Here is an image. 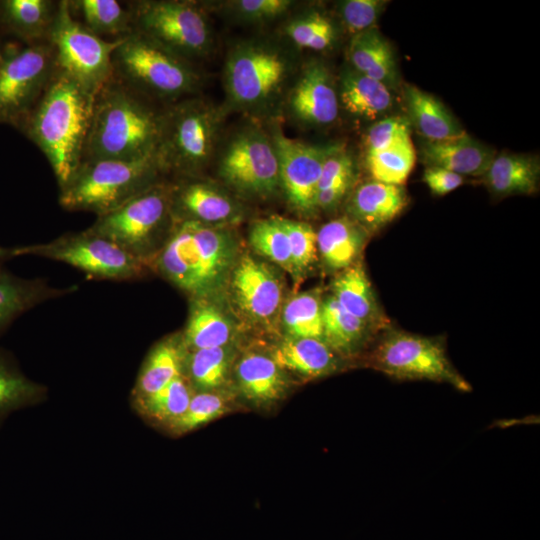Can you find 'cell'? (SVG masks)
Masks as SVG:
<instances>
[{
	"instance_id": "6da1fadb",
	"label": "cell",
	"mask_w": 540,
	"mask_h": 540,
	"mask_svg": "<svg viewBox=\"0 0 540 540\" xmlns=\"http://www.w3.org/2000/svg\"><path fill=\"white\" fill-rule=\"evenodd\" d=\"M95 95L56 68L22 125L48 159L61 189L82 162Z\"/></svg>"
},
{
	"instance_id": "7a4b0ae2",
	"label": "cell",
	"mask_w": 540,
	"mask_h": 540,
	"mask_svg": "<svg viewBox=\"0 0 540 540\" xmlns=\"http://www.w3.org/2000/svg\"><path fill=\"white\" fill-rule=\"evenodd\" d=\"M237 259L238 244L228 229L175 220L166 242L147 265L198 299L209 298L227 284Z\"/></svg>"
},
{
	"instance_id": "3957f363",
	"label": "cell",
	"mask_w": 540,
	"mask_h": 540,
	"mask_svg": "<svg viewBox=\"0 0 540 540\" xmlns=\"http://www.w3.org/2000/svg\"><path fill=\"white\" fill-rule=\"evenodd\" d=\"M162 115L113 78L96 94L83 161H132L156 154Z\"/></svg>"
},
{
	"instance_id": "277c9868",
	"label": "cell",
	"mask_w": 540,
	"mask_h": 540,
	"mask_svg": "<svg viewBox=\"0 0 540 540\" xmlns=\"http://www.w3.org/2000/svg\"><path fill=\"white\" fill-rule=\"evenodd\" d=\"M161 171L157 154L132 161H83L60 189L59 204L103 215L157 183Z\"/></svg>"
},
{
	"instance_id": "5b68a950",
	"label": "cell",
	"mask_w": 540,
	"mask_h": 540,
	"mask_svg": "<svg viewBox=\"0 0 540 540\" xmlns=\"http://www.w3.org/2000/svg\"><path fill=\"white\" fill-rule=\"evenodd\" d=\"M174 221L171 186L157 182L118 208L97 216L87 230L147 264L166 242Z\"/></svg>"
},
{
	"instance_id": "8992f818",
	"label": "cell",
	"mask_w": 540,
	"mask_h": 540,
	"mask_svg": "<svg viewBox=\"0 0 540 540\" xmlns=\"http://www.w3.org/2000/svg\"><path fill=\"white\" fill-rule=\"evenodd\" d=\"M56 68L95 95L114 76L112 56L121 40L106 41L71 13L68 1L57 4L48 33Z\"/></svg>"
},
{
	"instance_id": "52a82bcc",
	"label": "cell",
	"mask_w": 540,
	"mask_h": 540,
	"mask_svg": "<svg viewBox=\"0 0 540 540\" xmlns=\"http://www.w3.org/2000/svg\"><path fill=\"white\" fill-rule=\"evenodd\" d=\"M184 60L136 31L121 40L112 56L114 73L131 88L162 98L179 97L197 84V75Z\"/></svg>"
},
{
	"instance_id": "ba28073f",
	"label": "cell",
	"mask_w": 540,
	"mask_h": 540,
	"mask_svg": "<svg viewBox=\"0 0 540 540\" xmlns=\"http://www.w3.org/2000/svg\"><path fill=\"white\" fill-rule=\"evenodd\" d=\"M370 364L397 380H429L449 384L461 392L472 390L451 363L439 339L390 330L373 350Z\"/></svg>"
},
{
	"instance_id": "9c48e42d",
	"label": "cell",
	"mask_w": 540,
	"mask_h": 540,
	"mask_svg": "<svg viewBox=\"0 0 540 540\" xmlns=\"http://www.w3.org/2000/svg\"><path fill=\"white\" fill-rule=\"evenodd\" d=\"M17 255H34L66 263L93 279L126 281L142 277L148 265L112 241L87 229L47 243L17 247Z\"/></svg>"
},
{
	"instance_id": "30bf717a",
	"label": "cell",
	"mask_w": 540,
	"mask_h": 540,
	"mask_svg": "<svg viewBox=\"0 0 540 540\" xmlns=\"http://www.w3.org/2000/svg\"><path fill=\"white\" fill-rule=\"evenodd\" d=\"M217 117L211 107L197 100L185 101L162 115L156 151L162 170L190 174L210 158Z\"/></svg>"
},
{
	"instance_id": "8fae6325",
	"label": "cell",
	"mask_w": 540,
	"mask_h": 540,
	"mask_svg": "<svg viewBox=\"0 0 540 540\" xmlns=\"http://www.w3.org/2000/svg\"><path fill=\"white\" fill-rule=\"evenodd\" d=\"M51 46L4 50L0 61V123L22 127L55 69Z\"/></svg>"
},
{
	"instance_id": "7c38bea8",
	"label": "cell",
	"mask_w": 540,
	"mask_h": 540,
	"mask_svg": "<svg viewBox=\"0 0 540 540\" xmlns=\"http://www.w3.org/2000/svg\"><path fill=\"white\" fill-rule=\"evenodd\" d=\"M129 12L133 31L183 58L201 55L210 45L207 21L190 2L138 1Z\"/></svg>"
},
{
	"instance_id": "4fadbf2b",
	"label": "cell",
	"mask_w": 540,
	"mask_h": 540,
	"mask_svg": "<svg viewBox=\"0 0 540 540\" xmlns=\"http://www.w3.org/2000/svg\"><path fill=\"white\" fill-rule=\"evenodd\" d=\"M219 173L240 193L268 197L280 186L278 157L272 142L261 132L237 135L224 151Z\"/></svg>"
},
{
	"instance_id": "5bb4252c",
	"label": "cell",
	"mask_w": 540,
	"mask_h": 540,
	"mask_svg": "<svg viewBox=\"0 0 540 540\" xmlns=\"http://www.w3.org/2000/svg\"><path fill=\"white\" fill-rule=\"evenodd\" d=\"M288 71L285 57L267 46L244 44L229 56L225 82L231 100L237 105L262 104L282 85Z\"/></svg>"
},
{
	"instance_id": "9a60e30c",
	"label": "cell",
	"mask_w": 540,
	"mask_h": 540,
	"mask_svg": "<svg viewBox=\"0 0 540 540\" xmlns=\"http://www.w3.org/2000/svg\"><path fill=\"white\" fill-rule=\"evenodd\" d=\"M278 157L280 187L292 207L302 215H312L322 167L326 158L338 147L313 146L288 138L280 132L273 137Z\"/></svg>"
},
{
	"instance_id": "2e32d148",
	"label": "cell",
	"mask_w": 540,
	"mask_h": 540,
	"mask_svg": "<svg viewBox=\"0 0 540 540\" xmlns=\"http://www.w3.org/2000/svg\"><path fill=\"white\" fill-rule=\"evenodd\" d=\"M233 302L252 323L271 328L283 307V282L267 263L244 254L228 279Z\"/></svg>"
},
{
	"instance_id": "e0dca14e",
	"label": "cell",
	"mask_w": 540,
	"mask_h": 540,
	"mask_svg": "<svg viewBox=\"0 0 540 540\" xmlns=\"http://www.w3.org/2000/svg\"><path fill=\"white\" fill-rule=\"evenodd\" d=\"M171 207L175 220H194L212 226L230 224L241 215L231 197L200 181L171 186Z\"/></svg>"
},
{
	"instance_id": "ac0fdd59",
	"label": "cell",
	"mask_w": 540,
	"mask_h": 540,
	"mask_svg": "<svg viewBox=\"0 0 540 540\" xmlns=\"http://www.w3.org/2000/svg\"><path fill=\"white\" fill-rule=\"evenodd\" d=\"M407 204L408 195L403 185L372 180L353 192L347 206L348 217L370 234L394 220Z\"/></svg>"
},
{
	"instance_id": "d6986e66",
	"label": "cell",
	"mask_w": 540,
	"mask_h": 540,
	"mask_svg": "<svg viewBox=\"0 0 540 540\" xmlns=\"http://www.w3.org/2000/svg\"><path fill=\"white\" fill-rule=\"evenodd\" d=\"M290 106L303 121L317 125L332 123L338 116V97L327 69L309 65L292 90Z\"/></svg>"
},
{
	"instance_id": "ffe728a7",
	"label": "cell",
	"mask_w": 540,
	"mask_h": 540,
	"mask_svg": "<svg viewBox=\"0 0 540 540\" xmlns=\"http://www.w3.org/2000/svg\"><path fill=\"white\" fill-rule=\"evenodd\" d=\"M420 153L427 167H440L461 176L474 177L483 176L496 156L492 148L468 134L447 141H425Z\"/></svg>"
},
{
	"instance_id": "44dd1931",
	"label": "cell",
	"mask_w": 540,
	"mask_h": 540,
	"mask_svg": "<svg viewBox=\"0 0 540 540\" xmlns=\"http://www.w3.org/2000/svg\"><path fill=\"white\" fill-rule=\"evenodd\" d=\"M331 293L346 311L373 331L387 325V318L376 301L372 285L360 262L338 272L331 284Z\"/></svg>"
},
{
	"instance_id": "7402d4cb",
	"label": "cell",
	"mask_w": 540,
	"mask_h": 540,
	"mask_svg": "<svg viewBox=\"0 0 540 540\" xmlns=\"http://www.w3.org/2000/svg\"><path fill=\"white\" fill-rule=\"evenodd\" d=\"M368 236L348 216L333 219L317 232L318 256L327 269L340 272L358 262Z\"/></svg>"
},
{
	"instance_id": "603a6c76",
	"label": "cell",
	"mask_w": 540,
	"mask_h": 540,
	"mask_svg": "<svg viewBox=\"0 0 540 540\" xmlns=\"http://www.w3.org/2000/svg\"><path fill=\"white\" fill-rule=\"evenodd\" d=\"M403 96L409 122L430 142L456 139L467 134L450 111L434 96L405 84Z\"/></svg>"
},
{
	"instance_id": "cb8c5ba5",
	"label": "cell",
	"mask_w": 540,
	"mask_h": 540,
	"mask_svg": "<svg viewBox=\"0 0 540 540\" xmlns=\"http://www.w3.org/2000/svg\"><path fill=\"white\" fill-rule=\"evenodd\" d=\"M271 357L282 370L312 379L336 371L340 356L321 339L287 336Z\"/></svg>"
},
{
	"instance_id": "d4e9b609",
	"label": "cell",
	"mask_w": 540,
	"mask_h": 540,
	"mask_svg": "<svg viewBox=\"0 0 540 540\" xmlns=\"http://www.w3.org/2000/svg\"><path fill=\"white\" fill-rule=\"evenodd\" d=\"M71 288H54L43 279H26L16 276L0 267V335L23 313L38 304L60 297L72 291Z\"/></svg>"
},
{
	"instance_id": "484cf974",
	"label": "cell",
	"mask_w": 540,
	"mask_h": 540,
	"mask_svg": "<svg viewBox=\"0 0 540 540\" xmlns=\"http://www.w3.org/2000/svg\"><path fill=\"white\" fill-rule=\"evenodd\" d=\"M348 56L357 72L383 83L389 89L398 85L394 53L389 42L375 26L352 37Z\"/></svg>"
},
{
	"instance_id": "4316f807",
	"label": "cell",
	"mask_w": 540,
	"mask_h": 540,
	"mask_svg": "<svg viewBox=\"0 0 540 540\" xmlns=\"http://www.w3.org/2000/svg\"><path fill=\"white\" fill-rule=\"evenodd\" d=\"M187 349L182 335L158 342L147 356L133 390L135 401L148 397L183 375Z\"/></svg>"
},
{
	"instance_id": "83f0119b",
	"label": "cell",
	"mask_w": 540,
	"mask_h": 540,
	"mask_svg": "<svg viewBox=\"0 0 540 540\" xmlns=\"http://www.w3.org/2000/svg\"><path fill=\"white\" fill-rule=\"evenodd\" d=\"M193 301L182 334L187 351L227 346L234 335L229 316L208 298Z\"/></svg>"
},
{
	"instance_id": "f1b7e54d",
	"label": "cell",
	"mask_w": 540,
	"mask_h": 540,
	"mask_svg": "<svg viewBox=\"0 0 540 540\" xmlns=\"http://www.w3.org/2000/svg\"><path fill=\"white\" fill-rule=\"evenodd\" d=\"M539 175L536 157L505 153L494 157L483 179L493 194L505 197L535 193Z\"/></svg>"
},
{
	"instance_id": "f546056e",
	"label": "cell",
	"mask_w": 540,
	"mask_h": 540,
	"mask_svg": "<svg viewBox=\"0 0 540 540\" xmlns=\"http://www.w3.org/2000/svg\"><path fill=\"white\" fill-rule=\"evenodd\" d=\"M282 370L271 356L249 352L236 365L241 392L249 400L266 403L279 399L286 388Z\"/></svg>"
},
{
	"instance_id": "4dcf8cb0",
	"label": "cell",
	"mask_w": 540,
	"mask_h": 540,
	"mask_svg": "<svg viewBox=\"0 0 540 540\" xmlns=\"http://www.w3.org/2000/svg\"><path fill=\"white\" fill-rule=\"evenodd\" d=\"M339 96L348 112L366 119L387 113L394 100L387 86L353 68L341 74Z\"/></svg>"
},
{
	"instance_id": "1f68e13d",
	"label": "cell",
	"mask_w": 540,
	"mask_h": 540,
	"mask_svg": "<svg viewBox=\"0 0 540 540\" xmlns=\"http://www.w3.org/2000/svg\"><path fill=\"white\" fill-rule=\"evenodd\" d=\"M323 341L340 357L359 352L373 331L346 311L331 295L322 301Z\"/></svg>"
},
{
	"instance_id": "d6a6232c",
	"label": "cell",
	"mask_w": 540,
	"mask_h": 540,
	"mask_svg": "<svg viewBox=\"0 0 540 540\" xmlns=\"http://www.w3.org/2000/svg\"><path fill=\"white\" fill-rule=\"evenodd\" d=\"M57 4L48 0H4L0 2L1 22L27 41L48 36Z\"/></svg>"
},
{
	"instance_id": "836d02e7",
	"label": "cell",
	"mask_w": 540,
	"mask_h": 540,
	"mask_svg": "<svg viewBox=\"0 0 540 540\" xmlns=\"http://www.w3.org/2000/svg\"><path fill=\"white\" fill-rule=\"evenodd\" d=\"M72 12L77 11L82 24L92 33L124 38L133 32L131 15L115 0L68 1Z\"/></svg>"
},
{
	"instance_id": "e575fe53",
	"label": "cell",
	"mask_w": 540,
	"mask_h": 540,
	"mask_svg": "<svg viewBox=\"0 0 540 540\" xmlns=\"http://www.w3.org/2000/svg\"><path fill=\"white\" fill-rule=\"evenodd\" d=\"M322 301L320 293L311 290L283 304L280 316L288 337L323 340Z\"/></svg>"
},
{
	"instance_id": "d590c367",
	"label": "cell",
	"mask_w": 540,
	"mask_h": 540,
	"mask_svg": "<svg viewBox=\"0 0 540 540\" xmlns=\"http://www.w3.org/2000/svg\"><path fill=\"white\" fill-rule=\"evenodd\" d=\"M45 388L28 379L0 350V418L43 399Z\"/></svg>"
},
{
	"instance_id": "8d00e7d4",
	"label": "cell",
	"mask_w": 540,
	"mask_h": 540,
	"mask_svg": "<svg viewBox=\"0 0 540 540\" xmlns=\"http://www.w3.org/2000/svg\"><path fill=\"white\" fill-rule=\"evenodd\" d=\"M415 160L411 138L382 151L366 152V164L373 180L386 184L403 185Z\"/></svg>"
},
{
	"instance_id": "74e56055",
	"label": "cell",
	"mask_w": 540,
	"mask_h": 540,
	"mask_svg": "<svg viewBox=\"0 0 540 540\" xmlns=\"http://www.w3.org/2000/svg\"><path fill=\"white\" fill-rule=\"evenodd\" d=\"M191 397L187 381L181 375L158 392L135 402L144 415L170 425L185 413Z\"/></svg>"
},
{
	"instance_id": "f35d334b",
	"label": "cell",
	"mask_w": 540,
	"mask_h": 540,
	"mask_svg": "<svg viewBox=\"0 0 540 540\" xmlns=\"http://www.w3.org/2000/svg\"><path fill=\"white\" fill-rule=\"evenodd\" d=\"M252 248L295 277L289 239L277 217L255 222L250 229Z\"/></svg>"
},
{
	"instance_id": "ab89813d",
	"label": "cell",
	"mask_w": 540,
	"mask_h": 540,
	"mask_svg": "<svg viewBox=\"0 0 540 540\" xmlns=\"http://www.w3.org/2000/svg\"><path fill=\"white\" fill-rule=\"evenodd\" d=\"M229 364L227 346L193 350L185 361L194 384L205 390L217 388L225 382Z\"/></svg>"
},
{
	"instance_id": "60d3db41",
	"label": "cell",
	"mask_w": 540,
	"mask_h": 540,
	"mask_svg": "<svg viewBox=\"0 0 540 540\" xmlns=\"http://www.w3.org/2000/svg\"><path fill=\"white\" fill-rule=\"evenodd\" d=\"M276 217L288 235L295 278H299L318 260L317 232L306 222Z\"/></svg>"
},
{
	"instance_id": "b9f144b4",
	"label": "cell",
	"mask_w": 540,
	"mask_h": 540,
	"mask_svg": "<svg viewBox=\"0 0 540 540\" xmlns=\"http://www.w3.org/2000/svg\"><path fill=\"white\" fill-rule=\"evenodd\" d=\"M226 409L227 405L222 396L212 392L197 393L192 395L185 413L169 427L178 434L189 432L221 416Z\"/></svg>"
},
{
	"instance_id": "7bdbcfd3",
	"label": "cell",
	"mask_w": 540,
	"mask_h": 540,
	"mask_svg": "<svg viewBox=\"0 0 540 540\" xmlns=\"http://www.w3.org/2000/svg\"><path fill=\"white\" fill-rule=\"evenodd\" d=\"M287 35L298 46L313 50H323L334 39L331 22L318 13L296 19L286 28Z\"/></svg>"
},
{
	"instance_id": "ee69618b",
	"label": "cell",
	"mask_w": 540,
	"mask_h": 540,
	"mask_svg": "<svg viewBox=\"0 0 540 540\" xmlns=\"http://www.w3.org/2000/svg\"><path fill=\"white\" fill-rule=\"evenodd\" d=\"M387 3L383 0L342 1L339 14L346 29L355 35L374 27Z\"/></svg>"
},
{
	"instance_id": "f6af8a7d",
	"label": "cell",
	"mask_w": 540,
	"mask_h": 540,
	"mask_svg": "<svg viewBox=\"0 0 540 540\" xmlns=\"http://www.w3.org/2000/svg\"><path fill=\"white\" fill-rule=\"evenodd\" d=\"M410 138V122L403 117H389L372 125L365 138L366 152L382 151Z\"/></svg>"
},
{
	"instance_id": "bcb514c9",
	"label": "cell",
	"mask_w": 540,
	"mask_h": 540,
	"mask_svg": "<svg viewBox=\"0 0 540 540\" xmlns=\"http://www.w3.org/2000/svg\"><path fill=\"white\" fill-rule=\"evenodd\" d=\"M232 4L234 11L244 20L264 21L285 13L292 2L288 0H241Z\"/></svg>"
},
{
	"instance_id": "7dc6e473",
	"label": "cell",
	"mask_w": 540,
	"mask_h": 540,
	"mask_svg": "<svg viewBox=\"0 0 540 540\" xmlns=\"http://www.w3.org/2000/svg\"><path fill=\"white\" fill-rule=\"evenodd\" d=\"M351 176H354L352 159L340 147H337L323 164L318 191Z\"/></svg>"
},
{
	"instance_id": "c3c4849f",
	"label": "cell",
	"mask_w": 540,
	"mask_h": 540,
	"mask_svg": "<svg viewBox=\"0 0 540 540\" xmlns=\"http://www.w3.org/2000/svg\"><path fill=\"white\" fill-rule=\"evenodd\" d=\"M423 181L433 194L443 196L462 185L464 178L452 171L429 166L424 170Z\"/></svg>"
},
{
	"instance_id": "681fc988",
	"label": "cell",
	"mask_w": 540,
	"mask_h": 540,
	"mask_svg": "<svg viewBox=\"0 0 540 540\" xmlns=\"http://www.w3.org/2000/svg\"><path fill=\"white\" fill-rule=\"evenodd\" d=\"M354 176L347 177L339 182L318 191L316 198L317 210H332L338 206L352 186Z\"/></svg>"
},
{
	"instance_id": "f907efd6",
	"label": "cell",
	"mask_w": 540,
	"mask_h": 540,
	"mask_svg": "<svg viewBox=\"0 0 540 540\" xmlns=\"http://www.w3.org/2000/svg\"><path fill=\"white\" fill-rule=\"evenodd\" d=\"M17 256V247L8 248L0 246V267L5 261Z\"/></svg>"
},
{
	"instance_id": "816d5d0a",
	"label": "cell",
	"mask_w": 540,
	"mask_h": 540,
	"mask_svg": "<svg viewBox=\"0 0 540 540\" xmlns=\"http://www.w3.org/2000/svg\"><path fill=\"white\" fill-rule=\"evenodd\" d=\"M3 53H4V49H2L1 46H0V61L2 59Z\"/></svg>"
}]
</instances>
